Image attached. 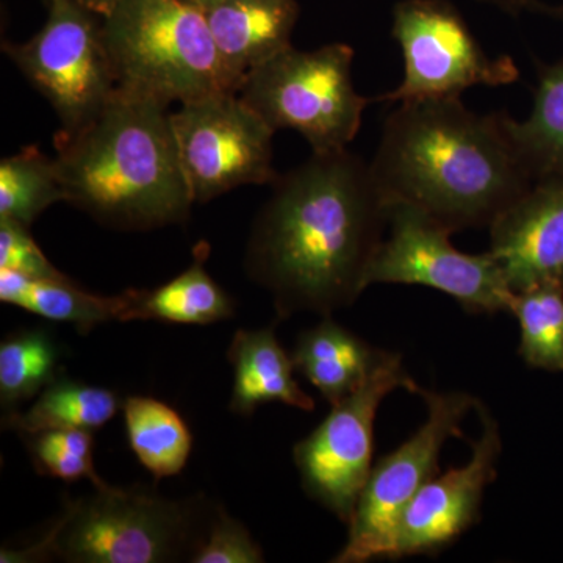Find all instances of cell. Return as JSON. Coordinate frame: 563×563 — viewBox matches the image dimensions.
<instances>
[{
	"instance_id": "cell-31",
	"label": "cell",
	"mask_w": 563,
	"mask_h": 563,
	"mask_svg": "<svg viewBox=\"0 0 563 563\" xmlns=\"http://www.w3.org/2000/svg\"><path fill=\"white\" fill-rule=\"evenodd\" d=\"M185 2L191 3V5L198 7V9H202L203 5L214 2V0H185Z\"/></svg>"
},
{
	"instance_id": "cell-25",
	"label": "cell",
	"mask_w": 563,
	"mask_h": 563,
	"mask_svg": "<svg viewBox=\"0 0 563 563\" xmlns=\"http://www.w3.org/2000/svg\"><path fill=\"white\" fill-rule=\"evenodd\" d=\"M509 312L520 324L518 354L526 365L563 373V288L537 285L514 292Z\"/></svg>"
},
{
	"instance_id": "cell-6",
	"label": "cell",
	"mask_w": 563,
	"mask_h": 563,
	"mask_svg": "<svg viewBox=\"0 0 563 563\" xmlns=\"http://www.w3.org/2000/svg\"><path fill=\"white\" fill-rule=\"evenodd\" d=\"M352 63L354 49L344 43L290 46L247 73L239 96L274 132L301 133L314 154L347 150L373 102L355 90Z\"/></svg>"
},
{
	"instance_id": "cell-11",
	"label": "cell",
	"mask_w": 563,
	"mask_h": 563,
	"mask_svg": "<svg viewBox=\"0 0 563 563\" xmlns=\"http://www.w3.org/2000/svg\"><path fill=\"white\" fill-rule=\"evenodd\" d=\"M453 232L413 203L390 201L388 236L366 269L374 284L422 285L451 296L473 314L509 312L514 291L490 252L455 250Z\"/></svg>"
},
{
	"instance_id": "cell-5",
	"label": "cell",
	"mask_w": 563,
	"mask_h": 563,
	"mask_svg": "<svg viewBox=\"0 0 563 563\" xmlns=\"http://www.w3.org/2000/svg\"><path fill=\"white\" fill-rule=\"evenodd\" d=\"M198 506L146 490L103 484L68 501L58 520L32 547L2 548L0 562L58 558L76 563L173 562L195 550Z\"/></svg>"
},
{
	"instance_id": "cell-23",
	"label": "cell",
	"mask_w": 563,
	"mask_h": 563,
	"mask_svg": "<svg viewBox=\"0 0 563 563\" xmlns=\"http://www.w3.org/2000/svg\"><path fill=\"white\" fill-rule=\"evenodd\" d=\"M57 202H66V192L55 158L27 146L0 162V220L32 228Z\"/></svg>"
},
{
	"instance_id": "cell-26",
	"label": "cell",
	"mask_w": 563,
	"mask_h": 563,
	"mask_svg": "<svg viewBox=\"0 0 563 563\" xmlns=\"http://www.w3.org/2000/svg\"><path fill=\"white\" fill-rule=\"evenodd\" d=\"M33 466L43 476L77 483L88 479L92 487L106 481L96 473L95 437L85 429H58L27 437Z\"/></svg>"
},
{
	"instance_id": "cell-28",
	"label": "cell",
	"mask_w": 563,
	"mask_h": 563,
	"mask_svg": "<svg viewBox=\"0 0 563 563\" xmlns=\"http://www.w3.org/2000/svg\"><path fill=\"white\" fill-rule=\"evenodd\" d=\"M0 268L29 277H63L33 240L31 228L11 220H0Z\"/></svg>"
},
{
	"instance_id": "cell-2",
	"label": "cell",
	"mask_w": 563,
	"mask_h": 563,
	"mask_svg": "<svg viewBox=\"0 0 563 563\" xmlns=\"http://www.w3.org/2000/svg\"><path fill=\"white\" fill-rule=\"evenodd\" d=\"M369 165L388 201L413 203L453 233L490 228L536 181L506 113H474L461 98L399 102Z\"/></svg>"
},
{
	"instance_id": "cell-3",
	"label": "cell",
	"mask_w": 563,
	"mask_h": 563,
	"mask_svg": "<svg viewBox=\"0 0 563 563\" xmlns=\"http://www.w3.org/2000/svg\"><path fill=\"white\" fill-rule=\"evenodd\" d=\"M66 203L117 231L181 224L195 206L181 168L172 113L118 87L76 131L55 135Z\"/></svg>"
},
{
	"instance_id": "cell-8",
	"label": "cell",
	"mask_w": 563,
	"mask_h": 563,
	"mask_svg": "<svg viewBox=\"0 0 563 563\" xmlns=\"http://www.w3.org/2000/svg\"><path fill=\"white\" fill-rule=\"evenodd\" d=\"M393 36L401 47L404 77L373 102L461 98L472 87H504L520 79L514 58L492 57L448 0L396 3Z\"/></svg>"
},
{
	"instance_id": "cell-17",
	"label": "cell",
	"mask_w": 563,
	"mask_h": 563,
	"mask_svg": "<svg viewBox=\"0 0 563 563\" xmlns=\"http://www.w3.org/2000/svg\"><path fill=\"white\" fill-rule=\"evenodd\" d=\"M383 352L331 317H322L314 328L298 336L291 357L296 372L333 406L362 387Z\"/></svg>"
},
{
	"instance_id": "cell-1",
	"label": "cell",
	"mask_w": 563,
	"mask_h": 563,
	"mask_svg": "<svg viewBox=\"0 0 563 563\" xmlns=\"http://www.w3.org/2000/svg\"><path fill=\"white\" fill-rule=\"evenodd\" d=\"M272 187L252 224L244 272L273 296L276 321L352 306L366 290L390 213L372 165L347 150L312 152Z\"/></svg>"
},
{
	"instance_id": "cell-32",
	"label": "cell",
	"mask_w": 563,
	"mask_h": 563,
	"mask_svg": "<svg viewBox=\"0 0 563 563\" xmlns=\"http://www.w3.org/2000/svg\"><path fill=\"white\" fill-rule=\"evenodd\" d=\"M46 2H49V0H46Z\"/></svg>"
},
{
	"instance_id": "cell-10",
	"label": "cell",
	"mask_w": 563,
	"mask_h": 563,
	"mask_svg": "<svg viewBox=\"0 0 563 563\" xmlns=\"http://www.w3.org/2000/svg\"><path fill=\"white\" fill-rule=\"evenodd\" d=\"M420 396L428 404V420L398 450L373 466L347 525V542L333 562L391 559L399 518L417 493L439 474L444 443L463 439V421L479 404L465 391L439 393L421 388Z\"/></svg>"
},
{
	"instance_id": "cell-22",
	"label": "cell",
	"mask_w": 563,
	"mask_h": 563,
	"mask_svg": "<svg viewBox=\"0 0 563 563\" xmlns=\"http://www.w3.org/2000/svg\"><path fill=\"white\" fill-rule=\"evenodd\" d=\"M122 412L131 450L154 479L181 473L190 459L192 435L179 412L150 396H131L122 402Z\"/></svg>"
},
{
	"instance_id": "cell-24",
	"label": "cell",
	"mask_w": 563,
	"mask_h": 563,
	"mask_svg": "<svg viewBox=\"0 0 563 563\" xmlns=\"http://www.w3.org/2000/svg\"><path fill=\"white\" fill-rule=\"evenodd\" d=\"M60 352L43 329L11 333L0 343V404L5 415L36 398L58 373Z\"/></svg>"
},
{
	"instance_id": "cell-21",
	"label": "cell",
	"mask_w": 563,
	"mask_h": 563,
	"mask_svg": "<svg viewBox=\"0 0 563 563\" xmlns=\"http://www.w3.org/2000/svg\"><path fill=\"white\" fill-rule=\"evenodd\" d=\"M506 125L533 180L563 176V58L540 65L531 113Z\"/></svg>"
},
{
	"instance_id": "cell-14",
	"label": "cell",
	"mask_w": 563,
	"mask_h": 563,
	"mask_svg": "<svg viewBox=\"0 0 563 563\" xmlns=\"http://www.w3.org/2000/svg\"><path fill=\"white\" fill-rule=\"evenodd\" d=\"M490 254L514 292L563 288V176L544 177L490 225Z\"/></svg>"
},
{
	"instance_id": "cell-13",
	"label": "cell",
	"mask_w": 563,
	"mask_h": 563,
	"mask_svg": "<svg viewBox=\"0 0 563 563\" xmlns=\"http://www.w3.org/2000/svg\"><path fill=\"white\" fill-rule=\"evenodd\" d=\"M483 431L465 465L432 477L404 510L396 526L391 559L433 555L451 547L481 520L485 488L498 477L503 440L490 412L477 404Z\"/></svg>"
},
{
	"instance_id": "cell-9",
	"label": "cell",
	"mask_w": 563,
	"mask_h": 563,
	"mask_svg": "<svg viewBox=\"0 0 563 563\" xmlns=\"http://www.w3.org/2000/svg\"><path fill=\"white\" fill-rule=\"evenodd\" d=\"M398 388L421 391L404 368L401 354L384 351L362 387L333 404L324 421L292 448L303 490L343 523H351L372 474L377 409Z\"/></svg>"
},
{
	"instance_id": "cell-16",
	"label": "cell",
	"mask_w": 563,
	"mask_h": 563,
	"mask_svg": "<svg viewBox=\"0 0 563 563\" xmlns=\"http://www.w3.org/2000/svg\"><path fill=\"white\" fill-rule=\"evenodd\" d=\"M228 358L233 366L229 404L233 413L251 417L268 402L287 404L303 412H313V398L295 379V362L277 342L274 328L240 329L233 335Z\"/></svg>"
},
{
	"instance_id": "cell-19",
	"label": "cell",
	"mask_w": 563,
	"mask_h": 563,
	"mask_svg": "<svg viewBox=\"0 0 563 563\" xmlns=\"http://www.w3.org/2000/svg\"><path fill=\"white\" fill-rule=\"evenodd\" d=\"M0 301L46 320L68 322L77 332L88 333L103 322L122 321L129 290L117 296L95 295L68 276L38 279L0 268Z\"/></svg>"
},
{
	"instance_id": "cell-30",
	"label": "cell",
	"mask_w": 563,
	"mask_h": 563,
	"mask_svg": "<svg viewBox=\"0 0 563 563\" xmlns=\"http://www.w3.org/2000/svg\"><path fill=\"white\" fill-rule=\"evenodd\" d=\"M81 7L98 14V16L107 18L120 3V0H77Z\"/></svg>"
},
{
	"instance_id": "cell-12",
	"label": "cell",
	"mask_w": 563,
	"mask_h": 563,
	"mask_svg": "<svg viewBox=\"0 0 563 563\" xmlns=\"http://www.w3.org/2000/svg\"><path fill=\"white\" fill-rule=\"evenodd\" d=\"M181 168L195 203L243 185H272L274 132L239 92H217L172 113Z\"/></svg>"
},
{
	"instance_id": "cell-7",
	"label": "cell",
	"mask_w": 563,
	"mask_h": 563,
	"mask_svg": "<svg viewBox=\"0 0 563 563\" xmlns=\"http://www.w3.org/2000/svg\"><path fill=\"white\" fill-rule=\"evenodd\" d=\"M49 18L25 43L3 41L2 51L41 92L62 131L92 120L118 88L103 22L77 0H49Z\"/></svg>"
},
{
	"instance_id": "cell-29",
	"label": "cell",
	"mask_w": 563,
	"mask_h": 563,
	"mask_svg": "<svg viewBox=\"0 0 563 563\" xmlns=\"http://www.w3.org/2000/svg\"><path fill=\"white\" fill-rule=\"evenodd\" d=\"M481 2L492 3V5L498 7V9L510 14H520L523 11H542V13H550L551 11L540 0H481Z\"/></svg>"
},
{
	"instance_id": "cell-18",
	"label": "cell",
	"mask_w": 563,
	"mask_h": 563,
	"mask_svg": "<svg viewBox=\"0 0 563 563\" xmlns=\"http://www.w3.org/2000/svg\"><path fill=\"white\" fill-rule=\"evenodd\" d=\"M192 263L179 276L154 290H129V306L121 322L163 321L174 324L209 325L235 314V302L206 269L210 244L192 251Z\"/></svg>"
},
{
	"instance_id": "cell-15",
	"label": "cell",
	"mask_w": 563,
	"mask_h": 563,
	"mask_svg": "<svg viewBox=\"0 0 563 563\" xmlns=\"http://www.w3.org/2000/svg\"><path fill=\"white\" fill-rule=\"evenodd\" d=\"M199 10L239 87L247 73L291 46L299 18L296 0H214Z\"/></svg>"
},
{
	"instance_id": "cell-4",
	"label": "cell",
	"mask_w": 563,
	"mask_h": 563,
	"mask_svg": "<svg viewBox=\"0 0 563 563\" xmlns=\"http://www.w3.org/2000/svg\"><path fill=\"white\" fill-rule=\"evenodd\" d=\"M103 36L118 87L162 106L239 92L202 11L185 0H120Z\"/></svg>"
},
{
	"instance_id": "cell-20",
	"label": "cell",
	"mask_w": 563,
	"mask_h": 563,
	"mask_svg": "<svg viewBox=\"0 0 563 563\" xmlns=\"http://www.w3.org/2000/svg\"><path fill=\"white\" fill-rule=\"evenodd\" d=\"M122 407L109 388L57 377L35 398L27 412L3 415V424L22 437L58 429L96 431L113 420Z\"/></svg>"
},
{
	"instance_id": "cell-27",
	"label": "cell",
	"mask_w": 563,
	"mask_h": 563,
	"mask_svg": "<svg viewBox=\"0 0 563 563\" xmlns=\"http://www.w3.org/2000/svg\"><path fill=\"white\" fill-rule=\"evenodd\" d=\"M190 558L195 563L265 562L261 544L252 539L246 526L232 518L220 506L214 509L209 532L196 544Z\"/></svg>"
}]
</instances>
